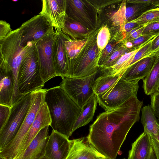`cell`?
Instances as JSON below:
<instances>
[{
	"instance_id": "36",
	"label": "cell",
	"mask_w": 159,
	"mask_h": 159,
	"mask_svg": "<svg viewBox=\"0 0 159 159\" xmlns=\"http://www.w3.org/2000/svg\"><path fill=\"white\" fill-rule=\"evenodd\" d=\"M145 26H139L125 34V37L120 43L132 40L142 35Z\"/></svg>"
},
{
	"instance_id": "1",
	"label": "cell",
	"mask_w": 159,
	"mask_h": 159,
	"mask_svg": "<svg viewBox=\"0 0 159 159\" xmlns=\"http://www.w3.org/2000/svg\"><path fill=\"white\" fill-rule=\"evenodd\" d=\"M44 101L51 119L53 130L69 138L81 111L61 86L46 90Z\"/></svg>"
},
{
	"instance_id": "2",
	"label": "cell",
	"mask_w": 159,
	"mask_h": 159,
	"mask_svg": "<svg viewBox=\"0 0 159 159\" xmlns=\"http://www.w3.org/2000/svg\"><path fill=\"white\" fill-rule=\"evenodd\" d=\"M129 131L118 118L96 119L90 126L87 138L107 159H116Z\"/></svg>"
},
{
	"instance_id": "18",
	"label": "cell",
	"mask_w": 159,
	"mask_h": 159,
	"mask_svg": "<svg viewBox=\"0 0 159 159\" xmlns=\"http://www.w3.org/2000/svg\"><path fill=\"white\" fill-rule=\"evenodd\" d=\"M69 138L52 130L49 136L44 156L48 159H66L70 147Z\"/></svg>"
},
{
	"instance_id": "19",
	"label": "cell",
	"mask_w": 159,
	"mask_h": 159,
	"mask_svg": "<svg viewBox=\"0 0 159 159\" xmlns=\"http://www.w3.org/2000/svg\"><path fill=\"white\" fill-rule=\"evenodd\" d=\"M51 124L50 116L47 106L44 100L27 133L16 159L22 154L40 131L47 126H50Z\"/></svg>"
},
{
	"instance_id": "22",
	"label": "cell",
	"mask_w": 159,
	"mask_h": 159,
	"mask_svg": "<svg viewBox=\"0 0 159 159\" xmlns=\"http://www.w3.org/2000/svg\"><path fill=\"white\" fill-rule=\"evenodd\" d=\"M61 30L73 40H80L87 38L92 32L80 23L69 17L66 14Z\"/></svg>"
},
{
	"instance_id": "11",
	"label": "cell",
	"mask_w": 159,
	"mask_h": 159,
	"mask_svg": "<svg viewBox=\"0 0 159 159\" xmlns=\"http://www.w3.org/2000/svg\"><path fill=\"white\" fill-rule=\"evenodd\" d=\"M66 14L91 32L97 27L98 12L88 0H66Z\"/></svg>"
},
{
	"instance_id": "15",
	"label": "cell",
	"mask_w": 159,
	"mask_h": 159,
	"mask_svg": "<svg viewBox=\"0 0 159 159\" xmlns=\"http://www.w3.org/2000/svg\"><path fill=\"white\" fill-rule=\"evenodd\" d=\"M0 104L11 107L14 91V75L9 64L0 57Z\"/></svg>"
},
{
	"instance_id": "42",
	"label": "cell",
	"mask_w": 159,
	"mask_h": 159,
	"mask_svg": "<svg viewBox=\"0 0 159 159\" xmlns=\"http://www.w3.org/2000/svg\"><path fill=\"white\" fill-rule=\"evenodd\" d=\"M128 3H147L152 4L157 7H159V0H129L126 1Z\"/></svg>"
},
{
	"instance_id": "14",
	"label": "cell",
	"mask_w": 159,
	"mask_h": 159,
	"mask_svg": "<svg viewBox=\"0 0 159 159\" xmlns=\"http://www.w3.org/2000/svg\"><path fill=\"white\" fill-rule=\"evenodd\" d=\"M56 35L52 45V54L57 76L65 77L68 70L67 58L65 49V41L71 38L62 31L55 30Z\"/></svg>"
},
{
	"instance_id": "24",
	"label": "cell",
	"mask_w": 159,
	"mask_h": 159,
	"mask_svg": "<svg viewBox=\"0 0 159 159\" xmlns=\"http://www.w3.org/2000/svg\"><path fill=\"white\" fill-rule=\"evenodd\" d=\"M98 103L96 96L94 95L82 107L81 111L74 125L73 132L91 121L96 109Z\"/></svg>"
},
{
	"instance_id": "46",
	"label": "cell",
	"mask_w": 159,
	"mask_h": 159,
	"mask_svg": "<svg viewBox=\"0 0 159 159\" xmlns=\"http://www.w3.org/2000/svg\"><path fill=\"white\" fill-rule=\"evenodd\" d=\"M39 159H48L45 156Z\"/></svg>"
},
{
	"instance_id": "12",
	"label": "cell",
	"mask_w": 159,
	"mask_h": 159,
	"mask_svg": "<svg viewBox=\"0 0 159 159\" xmlns=\"http://www.w3.org/2000/svg\"><path fill=\"white\" fill-rule=\"evenodd\" d=\"M55 35L54 32L36 43L40 75L45 83L57 76L52 54Z\"/></svg>"
},
{
	"instance_id": "31",
	"label": "cell",
	"mask_w": 159,
	"mask_h": 159,
	"mask_svg": "<svg viewBox=\"0 0 159 159\" xmlns=\"http://www.w3.org/2000/svg\"><path fill=\"white\" fill-rule=\"evenodd\" d=\"M159 18V7L149 10L143 13L137 19L132 20L139 26H145Z\"/></svg>"
},
{
	"instance_id": "10",
	"label": "cell",
	"mask_w": 159,
	"mask_h": 159,
	"mask_svg": "<svg viewBox=\"0 0 159 159\" xmlns=\"http://www.w3.org/2000/svg\"><path fill=\"white\" fill-rule=\"evenodd\" d=\"M21 31V46H25L29 42L36 43L55 31L54 27L46 17L39 14L22 24L19 27Z\"/></svg>"
},
{
	"instance_id": "33",
	"label": "cell",
	"mask_w": 159,
	"mask_h": 159,
	"mask_svg": "<svg viewBox=\"0 0 159 159\" xmlns=\"http://www.w3.org/2000/svg\"><path fill=\"white\" fill-rule=\"evenodd\" d=\"M118 43L115 40H110L108 44L102 52L98 61L99 67L111 55Z\"/></svg>"
},
{
	"instance_id": "9",
	"label": "cell",
	"mask_w": 159,
	"mask_h": 159,
	"mask_svg": "<svg viewBox=\"0 0 159 159\" xmlns=\"http://www.w3.org/2000/svg\"><path fill=\"white\" fill-rule=\"evenodd\" d=\"M46 90L42 89L32 92V102L24 120L16 135L6 147L7 151L11 154L17 155L18 153L27 133L44 100Z\"/></svg>"
},
{
	"instance_id": "27",
	"label": "cell",
	"mask_w": 159,
	"mask_h": 159,
	"mask_svg": "<svg viewBox=\"0 0 159 159\" xmlns=\"http://www.w3.org/2000/svg\"><path fill=\"white\" fill-rule=\"evenodd\" d=\"M122 73H119L114 75L102 74L94 82L93 90L95 95L104 93L116 82L120 78Z\"/></svg>"
},
{
	"instance_id": "7",
	"label": "cell",
	"mask_w": 159,
	"mask_h": 159,
	"mask_svg": "<svg viewBox=\"0 0 159 159\" xmlns=\"http://www.w3.org/2000/svg\"><path fill=\"white\" fill-rule=\"evenodd\" d=\"M140 80L127 81L120 78L109 89L96 96L98 102L105 111L114 109L132 96H137Z\"/></svg>"
},
{
	"instance_id": "40",
	"label": "cell",
	"mask_w": 159,
	"mask_h": 159,
	"mask_svg": "<svg viewBox=\"0 0 159 159\" xmlns=\"http://www.w3.org/2000/svg\"><path fill=\"white\" fill-rule=\"evenodd\" d=\"M10 24L6 21H0V40L6 38L12 31Z\"/></svg>"
},
{
	"instance_id": "48",
	"label": "cell",
	"mask_w": 159,
	"mask_h": 159,
	"mask_svg": "<svg viewBox=\"0 0 159 159\" xmlns=\"http://www.w3.org/2000/svg\"></svg>"
},
{
	"instance_id": "37",
	"label": "cell",
	"mask_w": 159,
	"mask_h": 159,
	"mask_svg": "<svg viewBox=\"0 0 159 159\" xmlns=\"http://www.w3.org/2000/svg\"><path fill=\"white\" fill-rule=\"evenodd\" d=\"M157 126L158 129L157 134L148 137L156 159H159V123Z\"/></svg>"
},
{
	"instance_id": "28",
	"label": "cell",
	"mask_w": 159,
	"mask_h": 159,
	"mask_svg": "<svg viewBox=\"0 0 159 159\" xmlns=\"http://www.w3.org/2000/svg\"><path fill=\"white\" fill-rule=\"evenodd\" d=\"M146 43L135 50L123 55L112 66L101 71L102 73L109 75H114L119 73L123 74L125 70L128 63L133 57L136 52Z\"/></svg>"
},
{
	"instance_id": "26",
	"label": "cell",
	"mask_w": 159,
	"mask_h": 159,
	"mask_svg": "<svg viewBox=\"0 0 159 159\" xmlns=\"http://www.w3.org/2000/svg\"><path fill=\"white\" fill-rule=\"evenodd\" d=\"M142 87L147 95L155 93L159 86V56L157 57L150 71L143 79Z\"/></svg>"
},
{
	"instance_id": "3",
	"label": "cell",
	"mask_w": 159,
	"mask_h": 159,
	"mask_svg": "<svg viewBox=\"0 0 159 159\" xmlns=\"http://www.w3.org/2000/svg\"><path fill=\"white\" fill-rule=\"evenodd\" d=\"M100 28L91 33L85 45L77 56L74 59L68 60V70L65 77L87 76L99 70L98 61L102 50L97 46V38Z\"/></svg>"
},
{
	"instance_id": "4",
	"label": "cell",
	"mask_w": 159,
	"mask_h": 159,
	"mask_svg": "<svg viewBox=\"0 0 159 159\" xmlns=\"http://www.w3.org/2000/svg\"><path fill=\"white\" fill-rule=\"evenodd\" d=\"M21 35V31L19 28L12 30L6 38L0 40V57L10 66L14 77L15 86L12 101V104L23 96L20 93L18 89V76L19 69L25 53L34 43L29 42L25 46H21L20 45Z\"/></svg>"
},
{
	"instance_id": "25",
	"label": "cell",
	"mask_w": 159,
	"mask_h": 159,
	"mask_svg": "<svg viewBox=\"0 0 159 159\" xmlns=\"http://www.w3.org/2000/svg\"><path fill=\"white\" fill-rule=\"evenodd\" d=\"M141 110V122L143 127V131L148 136L157 135L159 122L153 113L151 105L143 107Z\"/></svg>"
},
{
	"instance_id": "47",
	"label": "cell",
	"mask_w": 159,
	"mask_h": 159,
	"mask_svg": "<svg viewBox=\"0 0 159 159\" xmlns=\"http://www.w3.org/2000/svg\"><path fill=\"white\" fill-rule=\"evenodd\" d=\"M156 93L159 94V86L158 87L157 91Z\"/></svg>"
},
{
	"instance_id": "38",
	"label": "cell",
	"mask_w": 159,
	"mask_h": 159,
	"mask_svg": "<svg viewBox=\"0 0 159 159\" xmlns=\"http://www.w3.org/2000/svg\"><path fill=\"white\" fill-rule=\"evenodd\" d=\"M151 106L155 116L159 122V94L154 93L150 95Z\"/></svg>"
},
{
	"instance_id": "8",
	"label": "cell",
	"mask_w": 159,
	"mask_h": 159,
	"mask_svg": "<svg viewBox=\"0 0 159 159\" xmlns=\"http://www.w3.org/2000/svg\"><path fill=\"white\" fill-rule=\"evenodd\" d=\"M102 74L99 70L89 76L80 78L64 77L60 86L78 106L82 107L95 94L94 82Z\"/></svg>"
},
{
	"instance_id": "23",
	"label": "cell",
	"mask_w": 159,
	"mask_h": 159,
	"mask_svg": "<svg viewBox=\"0 0 159 159\" xmlns=\"http://www.w3.org/2000/svg\"><path fill=\"white\" fill-rule=\"evenodd\" d=\"M151 147L148 135L143 131L132 144L127 159H147Z\"/></svg>"
},
{
	"instance_id": "45",
	"label": "cell",
	"mask_w": 159,
	"mask_h": 159,
	"mask_svg": "<svg viewBox=\"0 0 159 159\" xmlns=\"http://www.w3.org/2000/svg\"><path fill=\"white\" fill-rule=\"evenodd\" d=\"M156 56L157 57L159 56V49L156 53Z\"/></svg>"
},
{
	"instance_id": "16",
	"label": "cell",
	"mask_w": 159,
	"mask_h": 159,
	"mask_svg": "<svg viewBox=\"0 0 159 159\" xmlns=\"http://www.w3.org/2000/svg\"><path fill=\"white\" fill-rule=\"evenodd\" d=\"M39 14L45 16L56 30L62 28L66 13V0H43Z\"/></svg>"
},
{
	"instance_id": "43",
	"label": "cell",
	"mask_w": 159,
	"mask_h": 159,
	"mask_svg": "<svg viewBox=\"0 0 159 159\" xmlns=\"http://www.w3.org/2000/svg\"><path fill=\"white\" fill-rule=\"evenodd\" d=\"M147 159H156L151 147Z\"/></svg>"
},
{
	"instance_id": "39",
	"label": "cell",
	"mask_w": 159,
	"mask_h": 159,
	"mask_svg": "<svg viewBox=\"0 0 159 159\" xmlns=\"http://www.w3.org/2000/svg\"><path fill=\"white\" fill-rule=\"evenodd\" d=\"M159 34V22H153L145 26L142 35H156Z\"/></svg>"
},
{
	"instance_id": "29",
	"label": "cell",
	"mask_w": 159,
	"mask_h": 159,
	"mask_svg": "<svg viewBox=\"0 0 159 159\" xmlns=\"http://www.w3.org/2000/svg\"><path fill=\"white\" fill-rule=\"evenodd\" d=\"M135 49L127 48L123 43H118L112 53L99 67V69L102 71L111 67L123 55Z\"/></svg>"
},
{
	"instance_id": "13",
	"label": "cell",
	"mask_w": 159,
	"mask_h": 159,
	"mask_svg": "<svg viewBox=\"0 0 159 159\" xmlns=\"http://www.w3.org/2000/svg\"><path fill=\"white\" fill-rule=\"evenodd\" d=\"M126 2L123 1L118 10L111 17L113 25L121 27L125 23L137 19L146 11L157 7L147 3H131L132 5L126 7Z\"/></svg>"
},
{
	"instance_id": "32",
	"label": "cell",
	"mask_w": 159,
	"mask_h": 159,
	"mask_svg": "<svg viewBox=\"0 0 159 159\" xmlns=\"http://www.w3.org/2000/svg\"><path fill=\"white\" fill-rule=\"evenodd\" d=\"M110 37L111 34L107 25H104L101 27L97 38V43L98 48L102 50L108 44Z\"/></svg>"
},
{
	"instance_id": "20",
	"label": "cell",
	"mask_w": 159,
	"mask_h": 159,
	"mask_svg": "<svg viewBox=\"0 0 159 159\" xmlns=\"http://www.w3.org/2000/svg\"><path fill=\"white\" fill-rule=\"evenodd\" d=\"M49 126H47L42 129L22 154L16 159H39L44 156L49 137Z\"/></svg>"
},
{
	"instance_id": "41",
	"label": "cell",
	"mask_w": 159,
	"mask_h": 159,
	"mask_svg": "<svg viewBox=\"0 0 159 159\" xmlns=\"http://www.w3.org/2000/svg\"><path fill=\"white\" fill-rule=\"evenodd\" d=\"M159 49V34L153 39L152 42L150 55H156Z\"/></svg>"
},
{
	"instance_id": "34",
	"label": "cell",
	"mask_w": 159,
	"mask_h": 159,
	"mask_svg": "<svg viewBox=\"0 0 159 159\" xmlns=\"http://www.w3.org/2000/svg\"><path fill=\"white\" fill-rule=\"evenodd\" d=\"M11 107L0 104V130L4 127L10 115Z\"/></svg>"
},
{
	"instance_id": "5",
	"label": "cell",
	"mask_w": 159,
	"mask_h": 159,
	"mask_svg": "<svg viewBox=\"0 0 159 159\" xmlns=\"http://www.w3.org/2000/svg\"><path fill=\"white\" fill-rule=\"evenodd\" d=\"M44 84L40 75L34 42L25 53L21 62L18 76V89L20 94L23 95L42 89Z\"/></svg>"
},
{
	"instance_id": "21",
	"label": "cell",
	"mask_w": 159,
	"mask_h": 159,
	"mask_svg": "<svg viewBox=\"0 0 159 159\" xmlns=\"http://www.w3.org/2000/svg\"><path fill=\"white\" fill-rule=\"evenodd\" d=\"M157 57L151 55L140 59L128 67L120 78L127 81L143 80L150 71Z\"/></svg>"
},
{
	"instance_id": "30",
	"label": "cell",
	"mask_w": 159,
	"mask_h": 159,
	"mask_svg": "<svg viewBox=\"0 0 159 159\" xmlns=\"http://www.w3.org/2000/svg\"><path fill=\"white\" fill-rule=\"evenodd\" d=\"M88 37L79 40H73L71 39L65 42V45L68 60L75 59L85 45Z\"/></svg>"
},
{
	"instance_id": "35",
	"label": "cell",
	"mask_w": 159,
	"mask_h": 159,
	"mask_svg": "<svg viewBox=\"0 0 159 159\" xmlns=\"http://www.w3.org/2000/svg\"><path fill=\"white\" fill-rule=\"evenodd\" d=\"M158 34L156 35H142L137 38L129 41L132 43L133 48L136 49L147 43L149 40L154 38Z\"/></svg>"
},
{
	"instance_id": "6",
	"label": "cell",
	"mask_w": 159,
	"mask_h": 159,
	"mask_svg": "<svg viewBox=\"0 0 159 159\" xmlns=\"http://www.w3.org/2000/svg\"><path fill=\"white\" fill-rule=\"evenodd\" d=\"M33 98L32 92L23 95L11 107L9 118L0 130V151L16 135L29 110Z\"/></svg>"
},
{
	"instance_id": "44",
	"label": "cell",
	"mask_w": 159,
	"mask_h": 159,
	"mask_svg": "<svg viewBox=\"0 0 159 159\" xmlns=\"http://www.w3.org/2000/svg\"><path fill=\"white\" fill-rule=\"evenodd\" d=\"M159 22V18H158L157 19L155 20H154L152 22ZM152 22H151V23H152Z\"/></svg>"
},
{
	"instance_id": "17",
	"label": "cell",
	"mask_w": 159,
	"mask_h": 159,
	"mask_svg": "<svg viewBox=\"0 0 159 159\" xmlns=\"http://www.w3.org/2000/svg\"><path fill=\"white\" fill-rule=\"evenodd\" d=\"M70 143L66 159H107L96 149L87 137L70 140Z\"/></svg>"
}]
</instances>
